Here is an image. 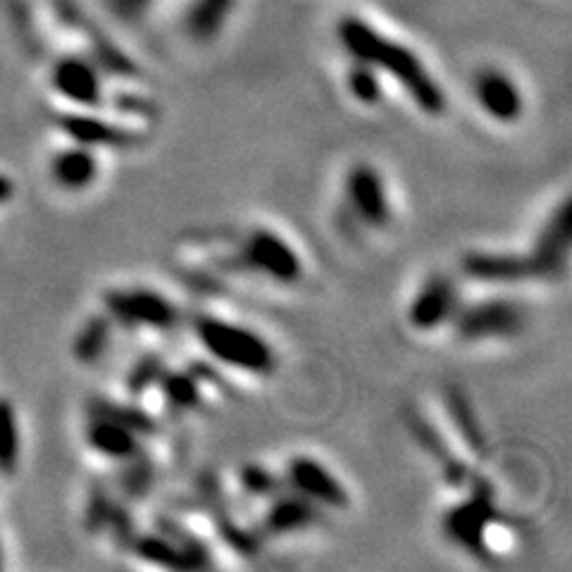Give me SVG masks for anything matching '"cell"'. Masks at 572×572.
Returning <instances> with one entry per match:
<instances>
[{"label":"cell","instance_id":"4316f807","mask_svg":"<svg viewBox=\"0 0 572 572\" xmlns=\"http://www.w3.org/2000/svg\"><path fill=\"white\" fill-rule=\"evenodd\" d=\"M91 413L113 418V420L122 422V425L132 427L134 432H139L144 439L158 432L156 418L148 415L146 410L136 408V406H124V403H113V401H96V403H91Z\"/></svg>","mask_w":572,"mask_h":572},{"label":"cell","instance_id":"9a60e30c","mask_svg":"<svg viewBox=\"0 0 572 572\" xmlns=\"http://www.w3.org/2000/svg\"><path fill=\"white\" fill-rule=\"evenodd\" d=\"M60 129L65 132L74 144L86 148H134L139 146L144 136L124 127V124L110 122L94 115H67L60 120Z\"/></svg>","mask_w":572,"mask_h":572},{"label":"cell","instance_id":"ac0fdd59","mask_svg":"<svg viewBox=\"0 0 572 572\" xmlns=\"http://www.w3.org/2000/svg\"><path fill=\"white\" fill-rule=\"evenodd\" d=\"M51 179L62 191L70 194H82L96 184L98 172H101V163L94 148H86L82 144H74L70 148H62L53 158L51 165Z\"/></svg>","mask_w":572,"mask_h":572},{"label":"cell","instance_id":"f546056e","mask_svg":"<svg viewBox=\"0 0 572 572\" xmlns=\"http://www.w3.org/2000/svg\"><path fill=\"white\" fill-rule=\"evenodd\" d=\"M113 508H115V501L110 499V494L103 489H96L91 494L89 508H86V522H89V527L96 532L105 530L110 515H113Z\"/></svg>","mask_w":572,"mask_h":572},{"label":"cell","instance_id":"44dd1931","mask_svg":"<svg viewBox=\"0 0 572 572\" xmlns=\"http://www.w3.org/2000/svg\"><path fill=\"white\" fill-rule=\"evenodd\" d=\"M234 12V0H191L184 15L186 36L196 43H210L225 29Z\"/></svg>","mask_w":572,"mask_h":572},{"label":"cell","instance_id":"5bb4252c","mask_svg":"<svg viewBox=\"0 0 572 572\" xmlns=\"http://www.w3.org/2000/svg\"><path fill=\"white\" fill-rule=\"evenodd\" d=\"M320 518L322 508L284 487L272 499H268L263 513V532L265 537H289V534L306 532L318 525Z\"/></svg>","mask_w":572,"mask_h":572},{"label":"cell","instance_id":"d6986e66","mask_svg":"<svg viewBox=\"0 0 572 572\" xmlns=\"http://www.w3.org/2000/svg\"><path fill=\"white\" fill-rule=\"evenodd\" d=\"M410 434H413L415 442L422 446V449H425L434 458V463L439 465L444 480L449 482L451 487H456V489L468 487L470 480H472L470 468L449 449V444L439 437L437 427H434L427 418H422V415L410 418Z\"/></svg>","mask_w":572,"mask_h":572},{"label":"cell","instance_id":"4fadbf2b","mask_svg":"<svg viewBox=\"0 0 572 572\" xmlns=\"http://www.w3.org/2000/svg\"><path fill=\"white\" fill-rule=\"evenodd\" d=\"M460 270L472 282L480 284H518L537 279L527 253L506 251H472L460 260Z\"/></svg>","mask_w":572,"mask_h":572},{"label":"cell","instance_id":"6da1fadb","mask_svg":"<svg viewBox=\"0 0 572 572\" xmlns=\"http://www.w3.org/2000/svg\"><path fill=\"white\" fill-rule=\"evenodd\" d=\"M337 36L344 51L353 60L368 62L377 72H387L389 77L403 86L410 101L425 113L427 117H442L449 108V98L442 89V84L432 77V72L425 67L408 46L391 41L368 22L358 17H346L339 22Z\"/></svg>","mask_w":572,"mask_h":572},{"label":"cell","instance_id":"d4e9b609","mask_svg":"<svg viewBox=\"0 0 572 572\" xmlns=\"http://www.w3.org/2000/svg\"><path fill=\"white\" fill-rule=\"evenodd\" d=\"M153 482H156V465L153 460L146 456V449L122 463L120 487L129 499H144L148 489L153 487Z\"/></svg>","mask_w":572,"mask_h":572},{"label":"cell","instance_id":"5b68a950","mask_svg":"<svg viewBox=\"0 0 572 572\" xmlns=\"http://www.w3.org/2000/svg\"><path fill=\"white\" fill-rule=\"evenodd\" d=\"M108 318L115 327L172 332L179 325V308L165 294L148 286H127V289H110L103 296Z\"/></svg>","mask_w":572,"mask_h":572},{"label":"cell","instance_id":"277c9868","mask_svg":"<svg viewBox=\"0 0 572 572\" xmlns=\"http://www.w3.org/2000/svg\"><path fill=\"white\" fill-rule=\"evenodd\" d=\"M456 337L465 344L515 339L527 327V313L513 298L492 296L460 306L451 320Z\"/></svg>","mask_w":572,"mask_h":572},{"label":"cell","instance_id":"2e32d148","mask_svg":"<svg viewBox=\"0 0 572 572\" xmlns=\"http://www.w3.org/2000/svg\"><path fill=\"white\" fill-rule=\"evenodd\" d=\"M86 444L94 453L105 460H115V463H124L144 451V437L139 432L113 418L96 413L89 415V425H86Z\"/></svg>","mask_w":572,"mask_h":572},{"label":"cell","instance_id":"ba28073f","mask_svg":"<svg viewBox=\"0 0 572 572\" xmlns=\"http://www.w3.org/2000/svg\"><path fill=\"white\" fill-rule=\"evenodd\" d=\"M348 213L358 225L368 229H384L391 222V198L382 172L370 163H356L344 182Z\"/></svg>","mask_w":572,"mask_h":572},{"label":"cell","instance_id":"4dcf8cb0","mask_svg":"<svg viewBox=\"0 0 572 572\" xmlns=\"http://www.w3.org/2000/svg\"><path fill=\"white\" fill-rule=\"evenodd\" d=\"M153 0H108V8L113 15H117L122 22H139L148 8H151Z\"/></svg>","mask_w":572,"mask_h":572},{"label":"cell","instance_id":"cb8c5ba5","mask_svg":"<svg viewBox=\"0 0 572 572\" xmlns=\"http://www.w3.org/2000/svg\"><path fill=\"white\" fill-rule=\"evenodd\" d=\"M346 89L351 94V98L356 103L365 105V108H375L382 103V82L377 77V70L370 67L368 62H360L353 60L351 70L346 74Z\"/></svg>","mask_w":572,"mask_h":572},{"label":"cell","instance_id":"52a82bcc","mask_svg":"<svg viewBox=\"0 0 572 572\" xmlns=\"http://www.w3.org/2000/svg\"><path fill=\"white\" fill-rule=\"evenodd\" d=\"M129 546L136 558L158 568L198 570L210 565L206 544L177 525H165L151 534H136Z\"/></svg>","mask_w":572,"mask_h":572},{"label":"cell","instance_id":"7a4b0ae2","mask_svg":"<svg viewBox=\"0 0 572 572\" xmlns=\"http://www.w3.org/2000/svg\"><path fill=\"white\" fill-rule=\"evenodd\" d=\"M194 334L208 358L222 368L248 377H270L277 370V353L272 344L239 322L217 315H196Z\"/></svg>","mask_w":572,"mask_h":572},{"label":"cell","instance_id":"603a6c76","mask_svg":"<svg viewBox=\"0 0 572 572\" xmlns=\"http://www.w3.org/2000/svg\"><path fill=\"white\" fill-rule=\"evenodd\" d=\"M158 389L174 413H191L203 403L201 384L191 370H165L158 380Z\"/></svg>","mask_w":572,"mask_h":572},{"label":"cell","instance_id":"484cf974","mask_svg":"<svg viewBox=\"0 0 572 572\" xmlns=\"http://www.w3.org/2000/svg\"><path fill=\"white\" fill-rule=\"evenodd\" d=\"M20 422L10 401H0V470L12 472L20 463Z\"/></svg>","mask_w":572,"mask_h":572},{"label":"cell","instance_id":"30bf717a","mask_svg":"<svg viewBox=\"0 0 572 572\" xmlns=\"http://www.w3.org/2000/svg\"><path fill=\"white\" fill-rule=\"evenodd\" d=\"M572 244V210L570 201L563 198L551 215L546 217L530 248V260L537 270V279H558L565 275Z\"/></svg>","mask_w":572,"mask_h":572},{"label":"cell","instance_id":"7c38bea8","mask_svg":"<svg viewBox=\"0 0 572 572\" xmlns=\"http://www.w3.org/2000/svg\"><path fill=\"white\" fill-rule=\"evenodd\" d=\"M460 308L458 286L449 275H432L420 284L408 306V325L420 334L451 325Z\"/></svg>","mask_w":572,"mask_h":572},{"label":"cell","instance_id":"1f68e13d","mask_svg":"<svg viewBox=\"0 0 572 572\" xmlns=\"http://www.w3.org/2000/svg\"><path fill=\"white\" fill-rule=\"evenodd\" d=\"M12 194H15V186H12V182L8 177L0 174V203H8Z\"/></svg>","mask_w":572,"mask_h":572},{"label":"cell","instance_id":"8992f818","mask_svg":"<svg viewBox=\"0 0 572 572\" xmlns=\"http://www.w3.org/2000/svg\"><path fill=\"white\" fill-rule=\"evenodd\" d=\"M241 265L253 275L282 286H294L303 279V260L282 234L258 227L246 236L239 248Z\"/></svg>","mask_w":572,"mask_h":572},{"label":"cell","instance_id":"f1b7e54d","mask_svg":"<svg viewBox=\"0 0 572 572\" xmlns=\"http://www.w3.org/2000/svg\"><path fill=\"white\" fill-rule=\"evenodd\" d=\"M165 360L158 353H148L144 358L136 360V363L129 368L127 380H124V387L132 396H144L148 389L158 387V380L163 377L165 372Z\"/></svg>","mask_w":572,"mask_h":572},{"label":"cell","instance_id":"e0dca14e","mask_svg":"<svg viewBox=\"0 0 572 572\" xmlns=\"http://www.w3.org/2000/svg\"><path fill=\"white\" fill-rule=\"evenodd\" d=\"M55 91L70 103L96 108L103 103V82L91 62L82 58H65L53 67Z\"/></svg>","mask_w":572,"mask_h":572},{"label":"cell","instance_id":"7402d4cb","mask_svg":"<svg viewBox=\"0 0 572 572\" xmlns=\"http://www.w3.org/2000/svg\"><path fill=\"white\" fill-rule=\"evenodd\" d=\"M115 337V322L108 318V313L91 315L84 322L82 329L74 334L72 356L82 365H96L108 351Z\"/></svg>","mask_w":572,"mask_h":572},{"label":"cell","instance_id":"83f0119b","mask_svg":"<svg viewBox=\"0 0 572 572\" xmlns=\"http://www.w3.org/2000/svg\"><path fill=\"white\" fill-rule=\"evenodd\" d=\"M239 487L251 499H272L277 492L284 489V480H279L275 472L268 470L260 463H246L239 470Z\"/></svg>","mask_w":572,"mask_h":572},{"label":"cell","instance_id":"8fae6325","mask_svg":"<svg viewBox=\"0 0 572 572\" xmlns=\"http://www.w3.org/2000/svg\"><path fill=\"white\" fill-rule=\"evenodd\" d=\"M472 98L492 122L511 127L525 115V96L511 74L499 67H482L472 77Z\"/></svg>","mask_w":572,"mask_h":572},{"label":"cell","instance_id":"9c48e42d","mask_svg":"<svg viewBox=\"0 0 572 572\" xmlns=\"http://www.w3.org/2000/svg\"><path fill=\"white\" fill-rule=\"evenodd\" d=\"M284 487L303 496L322 511H344L351 503V496L344 482L313 456H296L284 472Z\"/></svg>","mask_w":572,"mask_h":572},{"label":"cell","instance_id":"ffe728a7","mask_svg":"<svg viewBox=\"0 0 572 572\" xmlns=\"http://www.w3.org/2000/svg\"><path fill=\"white\" fill-rule=\"evenodd\" d=\"M444 406H446V415H449L458 437L463 439L465 449L475 456L487 453V437H484L475 406H472L465 391L460 387H449L444 391Z\"/></svg>","mask_w":572,"mask_h":572},{"label":"cell","instance_id":"3957f363","mask_svg":"<svg viewBox=\"0 0 572 572\" xmlns=\"http://www.w3.org/2000/svg\"><path fill=\"white\" fill-rule=\"evenodd\" d=\"M496 520H499V511H496L492 487L484 480H475L472 482V492L468 494V499L453 503L449 511H446L442 520V532L456 549L477 558V561H487V534L496 525Z\"/></svg>","mask_w":572,"mask_h":572}]
</instances>
